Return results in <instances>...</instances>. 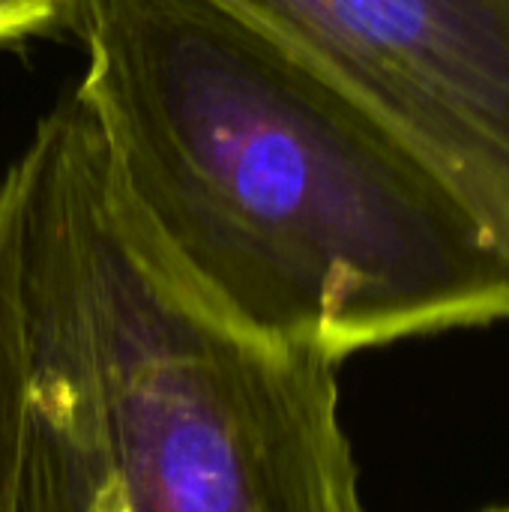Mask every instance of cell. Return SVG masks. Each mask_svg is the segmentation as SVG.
I'll return each mask as SVG.
<instances>
[{"instance_id": "cell-1", "label": "cell", "mask_w": 509, "mask_h": 512, "mask_svg": "<svg viewBox=\"0 0 509 512\" xmlns=\"http://www.w3.org/2000/svg\"><path fill=\"white\" fill-rule=\"evenodd\" d=\"M132 213L240 330L345 357L509 321V261L330 81L219 0H75Z\"/></svg>"}, {"instance_id": "cell-2", "label": "cell", "mask_w": 509, "mask_h": 512, "mask_svg": "<svg viewBox=\"0 0 509 512\" xmlns=\"http://www.w3.org/2000/svg\"><path fill=\"white\" fill-rule=\"evenodd\" d=\"M24 396L9 512H366L330 357L258 339L150 240L75 84L0 183Z\"/></svg>"}, {"instance_id": "cell-3", "label": "cell", "mask_w": 509, "mask_h": 512, "mask_svg": "<svg viewBox=\"0 0 509 512\" xmlns=\"http://www.w3.org/2000/svg\"><path fill=\"white\" fill-rule=\"evenodd\" d=\"M411 156L509 261V0H219Z\"/></svg>"}, {"instance_id": "cell-4", "label": "cell", "mask_w": 509, "mask_h": 512, "mask_svg": "<svg viewBox=\"0 0 509 512\" xmlns=\"http://www.w3.org/2000/svg\"><path fill=\"white\" fill-rule=\"evenodd\" d=\"M21 396H24V345H21L15 258H12L9 234L0 222V512H9V501H12Z\"/></svg>"}, {"instance_id": "cell-5", "label": "cell", "mask_w": 509, "mask_h": 512, "mask_svg": "<svg viewBox=\"0 0 509 512\" xmlns=\"http://www.w3.org/2000/svg\"><path fill=\"white\" fill-rule=\"evenodd\" d=\"M72 9L75 0H0V45L45 30Z\"/></svg>"}, {"instance_id": "cell-6", "label": "cell", "mask_w": 509, "mask_h": 512, "mask_svg": "<svg viewBox=\"0 0 509 512\" xmlns=\"http://www.w3.org/2000/svg\"><path fill=\"white\" fill-rule=\"evenodd\" d=\"M486 512H509V507H498V510H486Z\"/></svg>"}]
</instances>
